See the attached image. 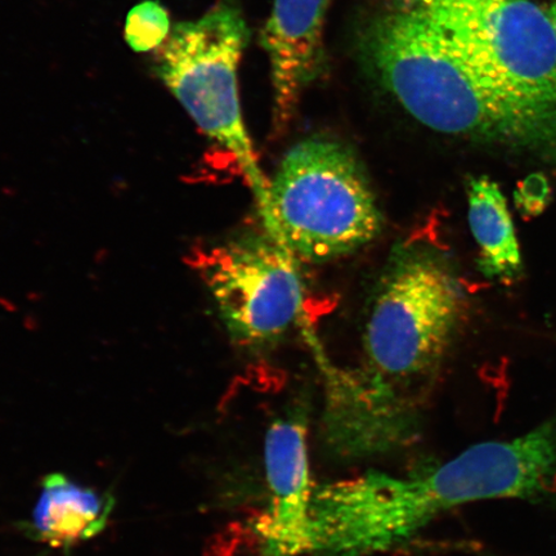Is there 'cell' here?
<instances>
[{
	"mask_svg": "<svg viewBox=\"0 0 556 556\" xmlns=\"http://www.w3.org/2000/svg\"><path fill=\"white\" fill-rule=\"evenodd\" d=\"M468 218L479 248V270L492 280L510 283L523 270L511 214L500 187L489 177L467 185Z\"/></svg>",
	"mask_w": 556,
	"mask_h": 556,
	"instance_id": "obj_11",
	"label": "cell"
},
{
	"mask_svg": "<svg viewBox=\"0 0 556 556\" xmlns=\"http://www.w3.org/2000/svg\"><path fill=\"white\" fill-rule=\"evenodd\" d=\"M113 506L111 496L51 475L33 513V532L52 546H72L103 531Z\"/></svg>",
	"mask_w": 556,
	"mask_h": 556,
	"instance_id": "obj_10",
	"label": "cell"
},
{
	"mask_svg": "<svg viewBox=\"0 0 556 556\" xmlns=\"http://www.w3.org/2000/svg\"><path fill=\"white\" fill-rule=\"evenodd\" d=\"M464 311L462 282L446 256L422 242L400 243L372 295L364 366L333 375L339 400L387 440L419 441L430 387Z\"/></svg>",
	"mask_w": 556,
	"mask_h": 556,
	"instance_id": "obj_2",
	"label": "cell"
},
{
	"mask_svg": "<svg viewBox=\"0 0 556 556\" xmlns=\"http://www.w3.org/2000/svg\"><path fill=\"white\" fill-rule=\"evenodd\" d=\"M359 52L380 85L429 129L502 146L556 168V117L498 99L417 13L392 4L375 15L361 31Z\"/></svg>",
	"mask_w": 556,
	"mask_h": 556,
	"instance_id": "obj_3",
	"label": "cell"
},
{
	"mask_svg": "<svg viewBox=\"0 0 556 556\" xmlns=\"http://www.w3.org/2000/svg\"><path fill=\"white\" fill-rule=\"evenodd\" d=\"M199 268L229 339L240 350H274L298 321L303 283L296 258L268 231L220 243Z\"/></svg>",
	"mask_w": 556,
	"mask_h": 556,
	"instance_id": "obj_7",
	"label": "cell"
},
{
	"mask_svg": "<svg viewBox=\"0 0 556 556\" xmlns=\"http://www.w3.org/2000/svg\"><path fill=\"white\" fill-rule=\"evenodd\" d=\"M124 31L125 41L135 52L159 50L172 31L169 13L157 0H144L128 13Z\"/></svg>",
	"mask_w": 556,
	"mask_h": 556,
	"instance_id": "obj_12",
	"label": "cell"
},
{
	"mask_svg": "<svg viewBox=\"0 0 556 556\" xmlns=\"http://www.w3.org/2000/svg\"><path fill=\"white\" fill-rule=\"evenodd\" d=\"M250 31L236 0H220L204 16L173 27L159 48L154 72L204 134L231 154L258 200L267 231L269 180L256 159L243 122L239 66Z\"/></svg>",
	"mask_w": 556,
	"mask_h": 556,
	"instance_id": "obj_6",
	"label": "cell"
},
{
	"mask_svg": "<svg viewBox=\"0 0 556 556\" xmlns=\"http://www.w3.org/2000/svg\"><path fill=\"white\" fill-rule=\"evenodd\" d=\"M556 493V421L478 443L406 475L368 471L315 486L307 556H374L406 545L457 506Z\"/></svg>",
	"mask_w": 556,
	"mask_h": 556,
	"instance_id": "obj_1",
	"label": "cell"
},
{
	"mask_svg": "<svg viewBox=\"0 0 556 556\" xmlns=\"http://www.w3.org/2000/svg\"><path fill=\"white\" fill-rule=\"evenodd\" d=\"M308 409L290 408L278 417L264 442L268 502L256 521L260 556H307L311 551L312 483Z\"/></svg>",
	"mask_w": 556,
	"mask_h": 556,
	"instance_id": "obj_8",
	"label": "cell"
},
{
	"mask_svg": "<svg viewBox=\"0 0 556 556\" xmlns=\"http://www.w3.org/2000/svg\"><path fill=\"white\" fill-rule=\"evenodd\" d=\"M547 15L551 17L552 25L554 27V33L556 35V0H552L551 4L547 7Z\"/></svg>",
	"mask_w": 556,
	"mask_h": 556,
	"instance_id": "obj_13",
	"label": "cell"
},
{
	"mask_svg": "<svg viewBox=\"0 0 556 556\" xmlns=\"http://www.w3.org/2000/svg\"><path fill=\"white\" fill-rule=\"evenodd\" d=\"M276 238L295 258L325 263L370 243L382 214L356 152L337 139L312 137L291 148L269 180Z\"/></svg>",
	"mask_w": 556,
	"mask_h": 556,
	"instance_id": "obj_4",
	"label": "cell"
},
{
	"mask_svg": "<svg viewBox=\"0 0 556 556\" xmlns=\"http://www.w3.org/2000/svg\"><path fill=\"white\" fill-rule=\"evenodd\" d=\"M331 0H274L261 33L273 83L275 128H287L325 67L324 34Z\"/></svg>",
	"mask_w": 556,
	"mask_h": 556,
	"instance_id": "obj_9",
	"label": "cell"
},
{
	"mask_svg": "<svg viewBox=\"0 0 556 556\" xmlns=\"http://www.w3.org/2000/svg\"><path fill=\"white\" fill-rule=\"evenodd\" d=\"M440 30L498 99L556 117V35L534 0H392Z\"/></svg>",
	"mask_w": 556,
	"mask_h": 556,
	"instance_id": "obj_5",
	"label": "cell"
}]
</instances>
